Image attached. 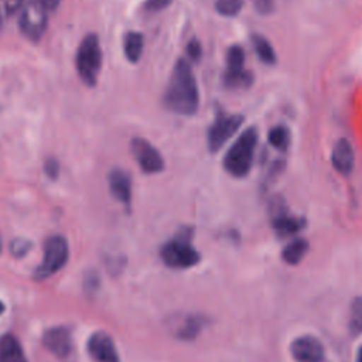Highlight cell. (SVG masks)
I'll use <instances>...</instances> for the list:
<instances>
[{"label": "cell", "mask_w": 362, "mask_h": 362, "mask_svg": "<svg viewBox=\"0 0 362 362\" xmlns=\"http://www.w3.org/2000/svg\"><path fill=\"white\" fill-rule=\"evenodd\" d=\"M163 102L165 107L177 115H194L199 105V92L191 65L185 59H178L171 72Z\"/></svg>", "instance_id": "obj_1"}, {"label": "cell", "mask_w": 362, "mask_h": 362, "mask_svg": "<svg viewBox=\"0 0 362 362\" xmlns=\"http://www.w3.org/2000/svg\"><path fill=\"white\" fill-rule=\"evenodd\" d=\"M192 236L194 229L184 226L161 246L160 257L167 267L187 270L201 262V255L192 245Z\"/></svg>", "instance_id": "obj_2"}, {"label": "cell", "mask_w": 362, "mask_h": 362, "mask_svg": "<svg viewBox=\"0 0 362 362\" xmlns=\"http://www.w3.org/2000/svg\"><path fill=\"white\" fill-rule=\"evenodd\" d=\"M102 47L100 40L96 33L86 34L75 54V69L79 79L89 88L98 83V78L102 68Z\"/></svg>", "instance_id": "obj_3"}, {"label": "cell", "mask_w": 362, "mask_h": 362, "mask_svg": "<svg viewBox=\"0 0 362 362\" xmlns=\"http://www.w3.org/2000/svg\"><path fill=\"white\" fill-rule=\"evenodd\" d=\"M256 144L257 132L256 129L249 127L229 147L228 153L223 157V167L232 177L242 178L249 173L253 163Z\"/></svg>", "instance_id": "obj_4"}, {"label": "cell", "mask_w": 362, "mask_h": 362, "mask_svg": "<svg viewBox=\"0 0 362 362\" xmlns=\"http://www.w3.org/2000/svg\"><path fill=\"white\" fill-rule=\"evenodd\" d=\"M69 257V246L62 235H51L42 246L41 263L34 270L35 280H44L61 270Z\"/></svg>", "instance_id": "obj_5"}, {"label": "cell", "mask_w": 362, "mask_h": 362, "mask_svg": "<svg viewBox=\"0 0 362 362\" xmlns=\"http://www.w3.org/2000/svg\"><path fill=\"white\" fill-rule=\"evenodd\" d=\"M48 11L38 3V0L27 1L18 17V28L21 34L30 41H40L48 27Z\"/></svg>", "instance_id": "obj_6"}, {"label": "cell", "mask_w": 362, "mask_h": 362, "mask_svg": "<svg viewBox=\"0 0 362 362\" xmlns=\"http://www.w3.org/2000/svg\"><path fill=\"white\" fill-rule=\"evenodd\" d=\"M130 151L140 170L146 174H157L164 168V160L160 151L146 139L134 137L130 141Z\"/></svg>", "instance_id": "obj_7"}, {"label": "cell", "mask_w": 362, "mask_h": 362, "mask_svg": "<svg viewBox=\"0 0 362 362\" xmlns=\"http://www.w3.org/2000/svg\"><path fill=\"white\" fill-rule=\"evenodd\" d=\"M243 117L240 115L221 113L208 130V147L212 153L218 151L240 127Z\"/></svg>", "instance_id": "obj_8"}, {"label": "cell", "mask_w": 362, "mask_h": 362, "mask_svg": "<svg viewBox=\"0 0 362 362\" xmlns=\"http://www.w3.org/2000/svg\"><path fill=\"white\" fill-rule=\"evenodd\" d=\"M42 344L48 352L59 359L69 358L74 349L71 329L62 325L48 328L42 335Z\"/></svg>", "instance_id": "obj_9"}, {"label": "cell", "mask_w": 362, "mask_h": 362, "mask_svg": "<svg viewBox=\"0 0 362 362\" xmlns=\"http://www.w3.org/2000/svg\"><path fill=\"white\" fill-rule=\"evenodd\" d=\"M290 354L296 362H322L324 346L314 335H301L290 344Z\"/></svg>", "instance_id": "obj_10"}, {"label": "cell", "mask_w": 362, "mask_h": 362, "mask_svg": "<svg viewBox=\"0 0 362 362\" xmlns=\"http://www.w3.org/2000/svg\"><path fill=\"white\" fill-rule=\"evenodd\" d=\"M88 352L95 362H120L117 348L109 334L95 331L88 339Z\"/></svg>", "instance_id": "obj_11"}, {"label": "cell", "mask_w": 362, "mask_h": 362, "mask_svg": "<svg viewBox=\"0 0 362 362\" xmlns=\"http://www.w3.org/2000/svg\"><path fill=\"white\" fill-rule=\"evenodd\" d=\"M272 226L277 236L287 238L300 232L305 226V219L291 215L284 206L276 202L274 208L272 209Z\"/></svg>", "instance_id": "obj_12"}, {"label": "cell", "mask_w": 362, "mask_h": 362, "mask_svg": "<svg viewBox=\"0 0 362 362\" xmlns=\"http://www.w3.org/2000/svg\"><path fill=\"white\" fill-rule=\"evenodd\" d=\"M208 325V318L201 314H184L174 321L173 334L180 341H194Z\"/></svg>", "instance_id": "obj_13"}, {"label": "cell", "mask_w": 362, "mask_h": 362, "mask_svg": "<svg viewBox=\"0 0 362 362\" xmlns=\"http://www.w3.org/2000/svg\"><path fill=\"white\" fill-rule=\"evenodd\" d=\"M107 185L110 194L116 201L124 206H130L132 202V178L130 174L123 168H113L107 175Z\"/></svg>", "instance_id": "obj_14"}, {"label": "cell", "mask_w": 362, "mask_h": 362, "mask_svg": "<svg viewBox=\"0 0 362 362\" xmlns=\"http://www.w3.org/2000/svg\"><path fill=\"white\" fill-rule=\"evenodd\" d=\"M354 161H355V156H354V148L351 143L346 139H339L332 147V153H331L332 167L338 173L346 175L354 168Z\"/></svg>", "instance_id": "obj_15"}, {"label": "cell", "mask_w": 362, "mask_h": 362, "mask_svg": "<svg viewBox=\"0 0 362 362\" xmlns=\"http://www.w3.org/2000/svg\"><path fill=\"white\" fill-rule=\"evenodd\" d=\"M0 362H28L20 341L11 334L0 337Z\"/></svg>", "instance_id": "obj_16"}, {"label": "cell", "mask_w": 362, "mask_h": 362, "mask_svg": "<svg viewBox=\"0 0 362 362\" xmlns=\"http://www.w3.org/2000/svg\"><path fill=\"white\" fill-rule=\"evenodd\" d=\"M144 38L139 31H127L123 35V54L126 59L132 64H136L143 54Z\"/></svg>", "instance_id": "obj_17"}, {"label": "cell", "mask_w": 362, "mask_h": 362, "mask_svg": "<svg viewBox=\"0 0 362 362\" xmlns=\"http://www.w3.org/2000/svg\"><path fill=\"white\" fill-rule=\"evenodd\" d=\"M308 249H310V245L305 239L296 238L284 246V249L281 252V259L286 264L296 266L304 259Z\"/></svg>", "instance_id": "obj_18"}, {"label": "cell", "mask_w": 362, "mask_h": 362, "mask_svg": "<svg viewBox=\"0 0 362 362\" xmlns=\"http://www.w3.org/2000/svg\"><path fill=\"white\" fill-rule=\"evenodd\" d=\"M348 331L352 338L362 335V296H358L351 301Z\"/></svg>", "instance_id": "obj_19"}, {"label": "cell", "mask_w": 362, "mask_h": 362, "mask_svg": "<svg viewBox=\"0 0 362 362\" xmlns=\"http://www.w3.org/2000/svg\"><path fill=\"white\" fill-rule=\"evenodd\" d=\"M252 45L259 57V59L264 64H274L276 62V54L274 49L272 47V44L269 42V40L263 35L255 34L252 35Z\"/></svg>", "instance_id": "obj_20"}, {"label": "cell", "mask_w": 362, "mask_h": 362, "mask_svg": "<svg viewBox=\"0 0 362 362\" xmlns=\"http://www.w3.org/2000/svg\"><path fill=\"white\" fill-rule=\"evenodd\" d=\"M253 81V76L249 71H226L225 76H223V82L228 88L236 89V88H245L249 86Z\"/></svg>", "instance_id": "obj_21"}, {"label": "cell", "mask_w": 362, "mask_h": 362, "mask_svg": "<svg viewBox=\"0 0 362 362\" xmlns=\"http://www.w3.org/2000/svg\"><path fill=\"white\" fill-rule=\"evenodd\" d=\"M226 71H242L245 69V52L239 45H232L226 52Z\"/></svg>", "instance_id": "obj_22"}, {"label": "cell", "mask_w": 362, "mask_h": 362, "mask_svg": "<svg viewBox=\"0 0 362 362\" xmlns=\"http://www.w3.org/2000/svg\"><path fill=\"white\" fill-rule=\"evenodd\" d=\"M269 141L274 148L286 150L288 147L290 134L284 126H276L269 132Z\"/></svg>", "instance_id": "obj_23"}, {"label": "cell", "mask_w": 362, "mask_h": 362, "mask_svg": "<svg viewBox=\"0 0 362 362\" xmlns=\"http://www.w3.org/2000/svg\"><path fill=\"white\" fill-rule=\"evenodd\" d=\"M243 1L245 0H216L215 8L219 14L225 17H233L243 7Z\"/></svg>", "instance_id": "obj_24"}, {"label": "cell", "mask_w": 362, "mask_h": 362, "mask_svg": "<svg viewBox=\"0 0 362 362\" xmlns=\"http://www.w3.org/2000/svg\"><path fill=\"white\" fill-rule=\"evenodd\" d=\"M44 173L47 175V178L49 180H57L59 175V163L55 157L49 156L44 160Z\"/></svg>", "instance_id": "obj_25"}, {"label": "cell", "mask_w": 362, "mask_h": 362, "mask_svg": "<svg viewBox=\"0 0 362 362\" xmlns=\"http://www.w3.org/2000/svg\"><path fill=\"white\" fill-rule=\"evenodd\" d=\"M30 247H31L30 240H27V239H24V238H16V239L10 243V252H11L14 256H17V257L24 256V255L30 250Z\"/></svg>", "instance_id": "obj_26"}, {"label": "cell", "mask_w": 362, "mask_h": 362, "mask_svg": "<svg viewBox=\"0 0 362 362\" xmlns=\"http://www.w3.org/2000/svg\"><path fill=\"white\" fill-rule=\"evenodd\" d=\"M173 0H146L143 3V10L147 13H157L170 6Z\"/></svg>", "instance_id": "obj_27"}, {"label": "cell", "mask_w": 362, "mask_h": 362, "mask_svg": "<svg viewBox=\"0 0 362 362\" xmlns=\"http://www.w3.org/2000/svg\"><path fill=\"white\" fill-rule=\"evenodd\" d=\"M187 54H188V57H189L191 59H194V61H198V59H199V57H201V45H199V42H198L197 40H192V41L188 42V45H187Z\"/></svg>", "instance_id": "obj_28"}, {"label": "cell", "mask_w": 362, "mask_h": 362, "mask_svg": "<svg viewBox=\"0 0 362 362\" xmlns=\"http://www.w3.org/2000/svg\"><path fill=\"white\" fill-rule=\"evenodd\" d=\"M24 6V0H4V10L6 14H14L21 10Z\"/></svg>", "instance_id": "obj_29"}, {"label": "cell", "mask_w": 362, "mask_h": 362, "mask_svg": "<svg viewBox=\"0 0 362 362\" xmlns=\"http://www.w3.org/2000/svg\"><path fill=\"white\" fill-rule=\"evenodd\" d=\"M62 0H38V3L48 11V13H52L58 8V6L61 4Z\"/></svg>", "instance_id": "obj_30"}, {"label": "cell", "mask_w": 362, "mask_h": 362, "mask_svg": "<svg viewBox=\"0 0 362 362\" xmlns=\"http://www.w3.org/2000/svg\"><path fill=\"white\" fill-rule=\"evenodd\" d=\"M256 7L262 13H269L273 7V3H272V0H256Z\"/></svg>", "instance_id": "obj_31"}, {"label": "cell", "mask_w": 362, "mask_h": 362, "mask_svg": "<svg viewBox=\"0 0 362 362\" xmlns=\"http://www.w3.org/2000/svg\"><path fill=\"white\" fill-rule=\"evenodd\" d=\"M355 362H362V346H359L358 354H356V361Z\"/></svg>", "instance_id": "obj_32"}, {"label": "cell", "mask_w": 362, "mask_h": 362, "mask_svg": "<svg viewBox=\"0 0 362 362\" xmlns=\"http://www.w3.org/2000/svg\"><path fill=\"white\" fill-rule=\"evenodd\" d=\"M4 308H6V305H4V303L0 300V315L4 313Z\"/></svg>", "instance_id": "obj_33"}, {"label": "cell", "mask_w": 362, "mask_h": 362, "mask_svg": "<svg viewBox=\"0 0 362 362\" xmlns=\"http://www.w3.org/2000/svg\"><path fill=\"white\" fill-rule=\"evenodd\" d=\"M1 24H3V16H1V10H0V28H1Z\"/></svg>", "instance_id": "obj_34"}, {"label": "cell", "mask_w": 362, "mask_h": 362, "mask_svg": "<svg viewBox=\"0 0 362 362\" xmlns=\"http://www.w3.org/2000/svg\"><path fill=\"white\" fill-rule=\"evenodd\" d=\"M0 250H1V239H0Z\"/></svg>", "instance_id": "obj_35"}]
</instances>
